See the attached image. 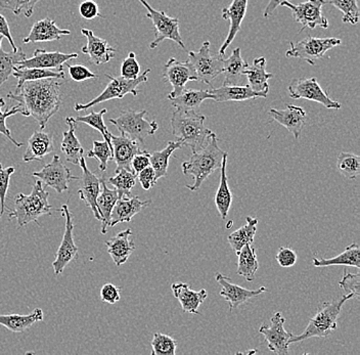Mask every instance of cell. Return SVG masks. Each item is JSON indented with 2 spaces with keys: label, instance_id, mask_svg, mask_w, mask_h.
<instances>
[{
  "label": "cell",
  "instance_id": "1",
  "mask_svg": "<svg viewBox=\"0 0 360 355\" xmlns=\"http://www.w3.org/2000/svg\"><path fill=\"white\" fill-rule=\"evenodd\" d=\"M63 80L65 79L45 78L26 81L19 89L10 92L8 98L19 103L24 110V116L32 117L42 130L62 105Z\"/></svg>",
  "mask_w": 360,
  "mask_h": 355
},
{
  "label": "cell",
  "instance_id": "2",
  "mask_svg": "<svg viewBox=\"0 0 360 355\" xmlns=\"http://www.w3.org/2000/svg\"><path fill=\"white\" fill-rule=\"evenodd\" d=\"M225 153L226 152L220 149L217 136L212 132L202 149L199 152L193 153L191 159L182 163L184 174L186 176L191 175L195 179L193 183L191 186H186V188L191 192H198L204 181L213 172L219 169Z\"/></svg>",
  "mask_w": 360,
  "mask_h": 355
},
{
  "label": "cell",
  "instance_id": "3",
  "mask_svg": "<svg viewBox=\"0 0 360 355\" xmlns=\"http://www.w3.org/2000/svg\"><path fill=\"white\" fill-rule=\"evenodd\" d=\"M206 117L195 111L173 112L171 118L172 134L182 145L191 148V152H199L206 145L212 131L205 127Z\"/></svg>",
  "mask_w": 360,
  "mask_h": 355
},
{
  "label": "cell",
  "instance_id": "4",
  "mask_svg": "<svg viewBox=\"0 0 360 355\" xmlns=\"http://www.w3.org/2000/svg\"><path fill=\"white\" fill-rule=\"evenodd\" d=\"M49 192L44 190L39 179L35 181L30 195L19 194L15 198L13 208L8 218L15 219L19 228H24L30 222L38 224V218L44 215H53V207L49 203Z\"/></svg>",
  "mask_w": 360,
  "mask_h": 355
},
{
  "label": "cell",
  "instance_id": "5",
  "mask_svg": "<svg viewBox=\"0 0 360 355\" xmlns=\"http://www.w3.org/2000/svg\"><path fill=\"white\" fill-rule=\"evenodd\" d=\"M352 298H354L352 294H345L343 297L338 299V300L323 302V304L319 305L316 314L310 320L305 331L299 336L292 335V338L289 340L290 345L301 342L306 339L314 338V337L328 338L335 330H337L338 318L341 314L344 303Z\"/></svg>",
  "mask_w": 360,
  "mask_h": 355
},
{
  "label": "cell",
  "instance_id": "6",
  "mask_svg": "<svg viewBox=\"0 0 360 355\" xmlns=\"http://www.w3.org/2000/svg\"><path fill=\"white\" fill-rule=\"evenodd\" d=\"M150 73V69L146 70L143 74L135 78V79H125L123 77H114V76L105 74L110 79L109 84L105 87V91L101 92L100 96H96L94 100L90 101L87 103H75L74 110L76 112L85 111V110L90 109L94 105H98V103L108 102L111 100H121L126 94L131 93L134 96H137L139 91L137 86L141 85V83H145L148 81V74Z\"/></svg>",
  "mask_w": 360,
  "mask_h": 355
},
{
  "label": "cell",
  "instance_id": "7",
  "mask_svg": "<svg viewBox=\"0 0 360 355\" xmlns=\"http://www.w3.org/2000/svg\"><path fill=\"white\" fill-rule=\"evenodd\" d=\"M146 110L143 111L121 112L120 116L116 119H110L109 122L114 124L122 136L134 139L139 143H145L148 136H154L159 129V124L156 121L146 120Z\"/></svg>",
  "mask_w": 360,
  "mask_h": 355
},
{
  "label": "cell",
  "instance_id": "8",
  "mask_svg": "<svg viewBox=\"0 0 360 355\" xmlns=\"http://www.w3.org/2000/svg\"><path fill=\"white\" fill-rule=\"evenodd\" d=\"M146 10V18L150 20L154 25L155 39L150 42V49H155L159 46L164 40H172L173 42L186 51V46L182 41L179 32V20L177 18H171L165 12L155 10L146 0H139Z\"/></svg>",
  "mask_w": 360,
  "mask_h": 355
},
{
  "label": "cell",
  "instance_id": "9",
  "mask_svg": "<svg viewBox=\"0 0 360 355\" xmlns=\"http://www.w3.org/2000/svg\"><path fill=\"white\" fill-rule=\"evenodd\" d=\"M342 40L336 37L319 38L308 36L301 41L290 42V49L285 51L288 58H300L314 66L316 60L325 57L326 53L334 47L341 46Z\"/></svg>",
  "mask_w": 360,
  "mask_h": 355
},
{
  "label": "cell",
  "instance_id": "10",
  "mask_svg": "<svg viewBox=\"0 0 360 355\" xmlns=\"http://www.w3.org/2000/svg\"><path fill=\"white\" fill-rule=\"evenodd\" d=\"M188 60L197 73L198 81L208 85L224 72V57L211 55L209 41H205L199 51H190Z\"/></svg>",
  "mask_w": 360,
  "mask_h": 355
},
{
  "label": "cell",
  "instance_id": "11",
  "mask_svg": "<svg viewBox=\"0 0 360 355\" xmlns=\"http://www.w3.org/2000/svg\"><path fill=\"white\" fill-rule=\"evenodd\" d=\"M326 4V0H306L299 4L283 1L281 2V6H285L291 11L294 21L302 26L300 30V32H302L306 28L311 29V30L316 27H321L323 29L328 28V19L323 15V6Z\"/></svg>",
  "mask_w": 360,
  "mask_h": 355
},
{
  "label": "cell",
  "instance_id": "12",
  "mask_svg": "<svg viewBox=\"0 0 360 355\" xmlns=\"http://www.w3.org/2000/svg\"><path fill=\"white\" fill-rule=\"evenodd\" d=\"M289 96L294 100L311 101L321 103L328 110L341 109V103L337 101L332 100L314 77L311 78H296L292 79L288 86Z\"/></svg>",
  "mask_w": 360,
  "mask_h": 355
},
{
  "label": "cell",
  "instance_id": "13",
  "mask_svg": "<svg viewBox=\"0 0 360 355\" xmlns=\"http://www.w3.org/2000/svg\"><path fill=\"white\" fill-rule=\"evenodd\" d=\"M32 176L39 179L45 186L53 188L58 194L69 190V184L79 181V177L72 175L71 170L60 161V156L55 155L53 161L45 165L42 170L33 172Z\"/></svg>",
  "mask_w": 360,
  "mask_h": 355
},
{
  "label": "cell",
  "instance_id": "14",
  "mask_svg": "<svg viewBox=\"0 0 360 355\" xmlns=\"http://www.w3.org/2000/svg\"><path fill=\"white\" fill-rule=\"evenodd\" d=\"M60 212L66 218L64 237L56 254V260L53 262V271L56 276L64 273L65 269L70 262L78 258V247L74 242V224L71 211L67 204L62 206Z\"/></svg>",
  "mask_w": 360,
  "mask_h": 355
},
{
  "label": "cell",
  "instance_id": "15",
  "mask_svg": "<svg viewBox=\"0 0 360 355\" xmlns=\"http://www.w3.org/2000/svg\"><path fill=\"white\" fill-rule=\"evenodd\" d=\"M285 318L281 312H276L270 320V325H262L259 333L264 336L269 344L270 351L278 355L289 354V340L292 338L291 332L285 329Z\"/></svg>",
  "mask_w": 360,
  "mask_h": 355
},
{
  "label": "cell",
  "instance_id": "16",
  "mask_svg": "<svg viewBox=\"0 0 360 355\" xmlns=\"http://www.w3.org/2000/svg\"><path fill=\"white\" fill-rule=\"evenodd\" d=\"M163 78L172 86L167 98H175L186 89V83L198 81L197 73L190 62H180L176 58H169L164 65Z\"/></svg>",
  "mask_w": 360,
  "mask_h": 355
},
{
  "label": "cell",
  "instance_id": "17",
  "mask_svg": "<svg viewBox=\"0 0 360 355\" xmlns=\"http://www.w3.org/2000/svg\"><path fill=\"white\" fill-rule=\"evenodd\" d=\"M78 58V53H64L60 51H47L45 49H37L34 51L33 57L25 58L18 63L20 68H40L49 69L56 72H62L63 66L68 60Z\"/></svg>",
  "mask_w": 360,
  "mask_h": 355
},
{
  "label": "cell",
  "instance_id": "18",
  "mask_svg": "<svg viewBox=\"0 0 360 355\" xmlns=\"http://www.w3.org/2000/svg\"><path fill=\"white\" fill-rule=\"evenodd\" d=\"M215 278L216 282L221 287L220 296L229 303V310L231 311L238 309L240 305L246 303L250 299L257 297L264 292L269 291L265 287H260L256 290L245 289V288L233 284L229 276H225L220 273H216Z\"/></svg>",
  "mask_w": 360,
  "mask_h": 355
},
{
  "label": "cell",
  "instance_id": "19",
  "mask_svg": "<svg viewBox=\"0 0 360 355\" xmlns=\"http://www.w3.org/2000/svg\"><path fill=\"white\" fill-rule=\"evenodd\" d=\"M81 169H82V177H81V186L78 190L79 197L84 202L85 205L91 209L94 217L98 220H101L100 213H98V206H96V199L101 192V181L94 173L90 172L87 168L86 162L84 157L80 159L79 162Z\"/></svg>",
  "mask_w": 360,
  "mask_h": 355
},
{
  "label": "cell",
  "instance_id": "20",
  "mask_svg": "<svg viewBox=\"0 0 360 355\" xmlns=\"http://www.w3.org/2000/svg\"><path fill=\"white\" fill-rule=\"evenodd\" d=\"M269 115L271 117L272 121H276L281 127L289 130L295 138H300L307 120V115L303 108L288 105L285 110L270 109Z\"/></svg>",
  "mask_w": 360,
  "mask_h": 355
},
{
  "label": "cell",
  "instance_id": "21",
  "mask_svg": "<svg viewBox=\"0 0 360 355\" xmlns=\"http://www.w3.org/2000/svg\"><path fill=\"white\" fill-rule=\"evenodd\" d=\"M81 33L87 38V44L82 47V53L89 58L90 64L100 66L115 58L116 49H112L107 40L94 35L89 29H81Z\"/></svg>",
  "mask_w": 360,
  "mask_h": 355
},
{
  "label": "cell",
  "instance_id": "22",
  "mask_svg": "<svg viewBox=\"0 0 360 355\" xmlns=\"http://www.w3.org/2000/svg\"><path fill=\"white\" fill-rule=\"evenodd\" d=\"M248 2H249V0H233L231 6L222 10V18H224V20L229 21L231 25H229V34H227L224 44H221L218 55L224 57L225 51L231 46V42L235 40L238 33L240 32V27H242L245 15H246Z\"/></svg>",
  "mask_w": 360,
  "mask_h": 355
},
{
  "label": "cell",
  "instance_id": "23",
  "mask_svg": "<svg viewBox=\"0 0 360 355\" xmlns=\"http://www.w3.org/2000/svg\"><path fill=\"white\" fill-rule=\"evenodd\" d=\"M111 141L112 161L116 162L117 164L116 172L121 169L132 172V158L141 150L139 141L128 138V136H122V134L120 136H115L112 134Z\"/></svg>",
  "mask_w": 360,
  "mask_h": 355
},
{
  "label": "cell",
  "instance_id": "24",
  "mask_svg": "<svg viewBox=\"0 0 360 355\" xmlns=\"http://www.w3.org/2000/svg\"><path fill=\"white\" fill-rule=\"evenodd\" d=\"M152 201H141L137 195L123 197L117 201L116 205L112 208L111 218H110L109 228L116 226L123 222L131 221L135 215L139 214L143 209L150 206Z\"/></svg>",
  "mask_w": 360,
  "mask_h": 355
},
{
  "label": "cell",
  "instance_id": "25",
  "mask_svg": "<svg viewBox=\"0 0 360 355\" xmlns=\"http://www.w3.org/2000/svg\"><path fill=\"white\" fill-rule=\"evenodd\" d=\"M71 34V31L58 28L56 22L51 18H45L33 25L30 33L22 39L25 44H37V42L56 41L63 36Z\"/></svg>",
  "mask_w": 360,
  "mask_h": 355
},
{
  "label": "cell",
  "instance_id": "26",
  "mask_svg": "<svg viewBox=\"0 0 360 355\" xmlns=\"http://www.w3.org/2000/svg\"><path fill=\"white\" fill-rule=\"evenodd\" d=\"M209 91L212 94L213 101L216 103L246 102L259 98H266L264 94L252 91L249 85L224 84L218 89H209Z\"/></svg>",
  "mask_w": 360,
  "mask_h": 355
},
{
  "label": "cell",
  "instance_id": "27",
  "mask_svg": "<svg viewBox=\"0 0 360 355\" xmlns=\"http://www.w3.org/2000/svg\"><path fill=\"white\" fill-rule=\"evenodd\" d=\"M131 235V229L127 228L119 233L118 235H115L109 241L105 242V245L108 248V253L111 255L112 262H114L117 266L126 264L128 258L134 252L135 244L130 239Z\"/></svg>",
  "mask_w": 360,
  "mask_h": 355
},
{
  "label": "cell",
  "instance_id": "28",
  "mask_svg": "<svg viewBox=\"0 0 360 355\" xmlns=\"http://www.w3.org/2000/svg\"><path fill=\"white\" fill-rule=\"evenodd\" d=\"M173 295L179 300L181 309L184 312L191 314H200L199 307L202 303L208 297L206 290L202 289L200 291H195L191 289L188 284L179 283L173 284L171 286Z\"/></svg>",
  "mask_w": 360,
  "mask_h": 355
},
{
  "label": "cell",
  "instance_id": "29",
  "mask_svg": "<svg viewBox=\"0 0 360 355\" xmlns=\"http://www.w3.org/2000/svg\"><path fill=\"white\" fill-rule=\"evenodd\" d=\"M244 76H246L248 85L252 91L267 96L269 91V80L274 77V74L266 71V58H254L251 66H248L245 70Z\"/></svg>",
  "mask_w": 360,
  "mask_h": 355
},
{
  "label": "cell",
  "instance_id": "30",
  "mask_svg": "<svg viewBox=\"0 0 360 355\" xmlns=\"http://www.w3.org/2000/svg\"><path fill=\"white\" fill-rule=\"evenodd\" d=\"M55 150V143L51 134L42 131H34L29 138L26 152L22 156V161H42L44 157L51 154Z\"/></svg>",
  "mask_w": 360,
  "mask_h": 355
},
{
  "label": "cell",
  "instance_id": "31",
  "mask_svg": "<svg viewBox=\"0 0 360 355\" xmlns=\"http://www.w3.org/2000/svg\"><path fill=\"white\" fill-rule=\"evenodd\" d=\"M66 123L69 127V130L63 134L60 150L69 163L78 165L80 159L84 157V150L76 136V122L74 121L73 117H67Z\"/></svg>",
  "mask_w": 360,
  "mask_h": 355
},
{
  "label": "cell",
  "instance_id": "32",
  "mask_svg": "<svg viewBox=\"0 0 360 355\" xmlns=\"http://www.w3.org/2000/svg\"><path fill=\"white\" fill-rule=\"evenodd\" d=\"M119 200L118 192L116 188H108L107 183L103 179L101 181V192L96 199V206H98V213L101 218V231L103 235L107 233L109 228L110 218H111L112 208L116 205Z\"/></svg>",
  "mask_w": 360,
  "mask_h": 355
},
{
  "label": "cell",
  "instance_id": "33",
  "mask_svg": "<svg viewBox=\"0 0 360 355\" xmlns=\"http://www.w3.org/2000/svg\"><path fill=\"white\" fill-rule=\"evenodd\" d=\"M44 310L34 309L31 314H0V325L6 327L8 331L13 333H22L36 323L44 321Z\"/></svg>",
  "mask_w": 360,
  "mask_h": 355
},
{
  "label": "cell",
  "instance_id": "34",
  "mask_svg": "<svg viewBox=\"0 0 360 355\" xmlns=\"http://www.w3.org/2000/svg\"><path fill=\"white\" fill-rule=\"evenodd\" d=\"M173 107L180 111H195L199 109L205 101L213 100V96L209 91H195L186 89L180 92L175 98H167Z\"/></svg>",
  "mask_w": 360,
  "mask_h": 355
},
{
  "label": "cell",
  "instance_id": "35",
  "mask_svg": "<svg viewBox=\"0 0 360 355\" xmlns=\"http://www.w3.org/2000/svg\"><path fill=\"white\" fill-rule=\"evenodd\" d=\"M227 159H229V154L225 153L221 166H220L221 174H220L219 186H218L217 193L215 195L216 208H217L220 217L224 220L226 219L229 209H231V204H233V194H231V188H229V179H227L226 175Z\"/></svg>",
  "mask_w": 360,
  "mask_h": 355
},
{
  "label": "cell",
  "instance_id": "36",
  "mask_svg": "<svg viewBox=\"0 0 360 355\" xmlns=\"http://www.w3.org/2000/svg\"><path fill=\"white\" fill-rule=\"evenodd\" d=\"M312 264L315 267L334 266V265H347V266L360 267V248L359 244L349 245L347 248L336 257L330 258H314Z\"/></svg>",
  "mask_w": 360,
  "mask_h": 355
},
{
  "label": "cell",
  "instance_id": "37",
  "mask_svg": "<svg viewBox=\"0 0 360 355\" xmlns=\"http://www.w3.org/2000/svg\"><path fill=\"white\" fill-rule=\"evenodd\" d=\"M249 66L246 60L240 55V47H236L231 51L229 58L224 60L225 78L224 84H238L244 77V71Z\"/></svg>",
  "mask_w": 360,
  "mask_h": 355
},
{
  "label": "cell",
  "instance_id": "38",
  "mask_svg": "<svg viewBox=\"0 0 360 355\" xmlns=\"http://www.w3.org/2000/svg\"><path fill=\"white\" fill-rule=\"evenodd\" d=\"M252 245L253 244L245 245L236 255L238 257L236 273L238 276L246 278L248 282H253L255 280V273L259 269L257 255Z\"/></svg>",
  "mask_w": 360,
  "mask_h": 355
},
{
  "label": "cell",
  "instance_id": "39",
  "mask_svg": "<svg viewBox=\"0 0 360 355\" xmlns=\"http://www.w3.org/2000/svg\"><path fill=\"white\" fill-rule=\"evenodd\" d=\"M247 224L229 235V243L236 255L247 244H253L254 237L257 231V218L247 217Z\"/></svg>",
  "mask_w": 360,
  "mask_h": 355
},
{
  "label": "cell",
  "instance_id": "40",
  "mask_svg": "<svg viewBox=\"0 0 360 355\" xmlns=\"http://www.w3.org/2000/svg\"><path fill=\"white\" fill-rule=\"evenodd\" d=\"M184 147L181 141H168L167 147L162 150H158L150 154V166L156 173V179H163L166 176L169 167V159L177 149Z\"/></svg>",
  "mask_w": 360,
  "mask_h": 355
},
{
  "label": "cell",
  "instance_id": "41",
  "mask_svg": "<svg viewBox=\"0 0 360 355\" xmlns=\"http://www.w3.org/2000/svg\"><path fill=\"white\" fill-rule=\"evenodd\" d=\"M13 76L17 78L18 84L17 89H19L22 83L26 81H34L45 79V78H60L65 79V72H56L49 69H40V68H20L17 67Z\"/></svg>",
  "mask_w": 360,
  "mask_h": 355
},
{
  "label": "cell",
  "instance_id": "42",
  "mask_svg": "<svg viewBox=\"0 0 360 355\" xmlns=\"http://www.w3.org/2000/svg\"><path fill=\"white\" fill-rule=\"evenodd\" d=\"M25 58H27V56L22 49H18L17 51H11V53H6L0 49V86L8 81L11 76H13L18 63Z\"/></svg>",
  "mask_w": 360,
  "mask_h": 355
},
{
  "label": "cell",
  "instance_id": "43",
  "mask_svg": "<svg viewBox=\"0 0 360 355\" xmlns=\"http://www.w3.org/2000/svg\"><path fill=\"white\" fill-rule=\"evenodd\" d=\"M107 109H103L101 110V112H98V113L91 112V113L86 115V116L73 117V119L76 123H84V124L89 125V127L94 128V129L98 130L101 136H103V141L109 143L110 148H111L112 150L111 141L112 134L108 130L105 124V121H103V116L107 114Z\"/></svg>",
  "mask_w": 360,
  "mask_h": 355
},
{
  "label": "cell",
  "instance_id": "44",
  "mask_svg": "<svg viewBox=\"0 0 360 355\" xmlns=\"http://www.w3.org/2000/svg\"><path fill=\"white\" fill-rule=\"evenodd\" d=\"M115 176L109 179V183L116 188L119 199L123 197H131V190L136 183V174L126 169L115 172Z\"/></svg>",
  "mask_w": 360,
  "mask_h": 355
},
{
  "label": "cell",
  "instance_id": "45",
  "mask_svg": "<svg viewBox=\"0 0 360 355\" xmlns=\"http://www.w3.org/2000/svg\"><path fill=\"white\" fill-rule=\"evenodd\" d=\"M337 167L344 177L353 181L359 174L360 158L357 155L342 152L338 157Z\"/></svg>",
  "mask_w": 360,
  "mask_h": 355
},
{
  "label": "cell",
  "instance_id": "46",
  "mask_svg": "<svg viewBox=\"0 0 360 355\" xmlns=\"http://www.w3.org/2000/svg\"><path fill=\"white\" fill-rule=\"evenodd\" d=\"M328 4L343 13V23L355 25L359 21V0H330Z\"/></svg>",
  "mask_w": 360,
  "mask_h": 355
},
{
  "label": "cell",
  "instance_id": "47",
  "mask_svg": "<svg viewBox=\"0 0 360 355\" xmlns=\"http://www.w3.org/2000/svg\"><path fill=\"white\" fill-rule=\"evenodd\" d=\"M177 342L172 337L155 333L152 340V355L176 354Z\"/></svg>",
  "mask_w": 360,
  "mask_h": 355
},
{
  "label": "cell",
  "instance_id": "48",
  "mask_svg": "<svg viewBox=\"0 0 360 355\" xmlns=\"http://www.w3.org/2000/svg\"><path fill=\"white\" fill-rule=\"evenodd\" d=\"M39 1L41 0H0V6L15 15L30 18L33 15L34 8Z\"/></svg>",
  "mask_w": 360,
  "mask_h": 355
},
{
  "label": "cell",
  "instance_id": "49",
  "mask_svg": "<svg viewBox=\"0 0 360 355\" xmlns=\"http://www.w3.org/2000/svg\"><path fill=\"white\" fill-rule=\"evenodd\" d=\"M87 158H96L100 161L101 172H105L108 162L112 160V150L107 141H94V148L87 153Z\"/></svg>",
  "mask_w": 360,
  "mask_h": 355
},
{
  "label": "cell",
  "instance_id": "50",
  "mask_svg": "<svg viewBox=\"0 0 360 355\" xmlns=\"http://www.w3.org/2000/svg\"><path fill=\"white\" fill-rule=\"evenodd\" d=\"M6 101H4V98H0V134L6 136L10 139L11 143H13V145L17 148H21L22 143H18L15 139H13V136H11V130L8 129V127H6V119L10 118V117L13 116L15 114H22L24 116V110L21 105H15V107L11 108L8 111L4 112L2 111V108L6 107Z\"/></svg>",
  "mask_w": 360,
  "mask_h": 355
},
{
  "label": "cell",
  "instance_id": "51",
  "mask_svg": "<svg viewBox=\"0 0 360 355\" xmlns=\"http://www.w3.org/2000/svg\"><path fill=\"white\" fill-rule=\"evenodd\" d=\"M15 172V167H13V166L4 167L2 164L0 163V217L4 215V211H6V194H8V188H10L11 175Z\"/></svg>",
  "mask_w": 360,
  "mask_h": 355
},
{
  "label": "cell",
  "instance_id": "52",
  "mask_svg": "<svg viewBox=\"0 0 360 355\" xmlns=\"http://www.w3.org/2000/svg\"><path fill=\"white\" fill-rule=\"evenodd\" d=\"M121 77L125 79H135L139 77L141 73V65L136 60V56L134 51L129 53L127 58H124L122 64H121Z\"/></svg>",
  "mask_w": 360,
  "mask_h": 355
},
{
  "label": "cell",
  "instance_id": "53",
  "mask_svg": "<svg viewBox=\"0 0 360 355\" xmlns=\"http://www.w3.org/2000/svg\"><path fill=\"white\" fill-rule=\"evenodd\" d=\"M339 286L345 294H352L354 298L360 295V273H349L345 271V275L339 282Z\"/></svg>",
  "mask_w": 360,
  "mask_h": 355
},
{
  "label": "cell",
  "instance_id": "54",
  "mask_svg": "<svg viewBox=\"0 0 360 355\" xmlns=\"http://www.w3.org/2000/svg\"><path fill=\"white\" fill-rule=\"evenodd\" d=\"M68 70H69V75L72 80L76 81V82H82V81L94 79L98 78V76L96 74L92 73L89 69L86 67L82 66V65H68Z\"/></svg>",
  "mask_w": 360,
  "mask_h": 355
},
{
  "label": "cell",
  "instance_id": "55",
  "mask_svg": "<svg viewBox=\"0 0 360 355\" xmlns=\"http://www.w3.org/2000/svg\"><path fill=\"white\" fill-rule=\"evenodd\" d=\"M79 13L85 20H94L96 18H103L101 15L98 4L94 0H84L79 6Z\"/></svg>",
  "mask_w": 360,
  "mask_h": 355
},
{
  "label": "cell",
  "instance_id": "56",
  "mask_svg": "<svg viewBox=\"0 0 360 355\" xmlns=\"http://www.w3.org/2000/svg\"><path fill=\"white\" fill-rule=\"evenodd\" d=\"M276 262L281 267L294 266L297 262V254L290 247H281L276 254Z\"/></svg>",
  "mask_w": 360,
  "mask_h": 355
},
{
  "label": "cell",
  "instance_id": "57",
  "mask_svg": "<svg viewBox=\"0 0 360 355\" xmlns=\"http://www.w3.org/2000/svg\"><path fill=\"white\" fill-rule=\"evenodd\" d=\"M136 179L143 186V190L148 191L157 183L156 173L152 166L145 168L141 172L137 173Z\"/></svg>",
  "mask_w": 360,
  "mask_h": 355
},
{
  "label": "cell",
  "instance_id": "58",
  "mask_svg": "<svg viewBox=\"0 0 360 355\" xmlns=\"http://www.w3.org/2000/svg\"><path fill=\"white\" fill-rule=\"evenodd\" d=\"M101 298L103 302L115 304L120 300V289L112 284L103 285L101 290Z\"/></svg>",
  "mask_w": 360,
  "mask_h": 355
},
{
  "label": "cell",
  "instance_id": "59",
  "mask_svg": "<svg viewBox=\"0 0 360 355\" xmlns=\"http://www.w3.org/2000/svg\"><path fill=\"white\" fill-rule=\"evenodd\" d=\"M150 154L148 150H141V152L137 153L131 160L132 172L137 174L141 170L150 166Z\"/></svg>",
  "mask_w": 360,
  "mask_h": 355
},
{
  "label": "cell",
  "instance_id": "60",
  "mask_svg": "<svg viewBox=\"0 0 360 355\" xmlns=\"http://www.w3.org/2000/svg\"><path fill=\"white\" fill-rule=\"evenodd\" d=\"M0 34L8 40L11 47H13V51H17L18 49H19L17 46H15V41H13V36H11L10 25H8L6 18H4L1 13H0Z\"/></svg>",
  "mask_w": 360,
  "mask_h": 355
},
{
  "label": "cell",
  "instance_id": "61",
  "mask_svg": "<svg viewBox=\"0 0 360 355\" xmlns=\"http://www.w3.org/2000/svg\"><path fill=\"white\" fill-rule=\"evenodd\" d=\"M283 1H290V0H269V4H267L266 8H265L264 12H263V17L265 19H269V18L271 17L272 13H274V11L281 6V2Z\"/></svg>",
  "mask_w": 360,
  "mask_h": 355
},
{
  "label": "cell",
  "instance_id": "62",
  "mask_svg": "<svg viewBox=\"0 0 360 355\" xmlns=\"http://www.w3.org/2000/svg\"><path fill=\"white\" fill-rule=\"evenodd\" d=\"M4 36L0 34V49H1V44H2V39H4Z\"/></svg>",
  "mask_w": 360,
  "mask_h": 355
}]
</instances>
